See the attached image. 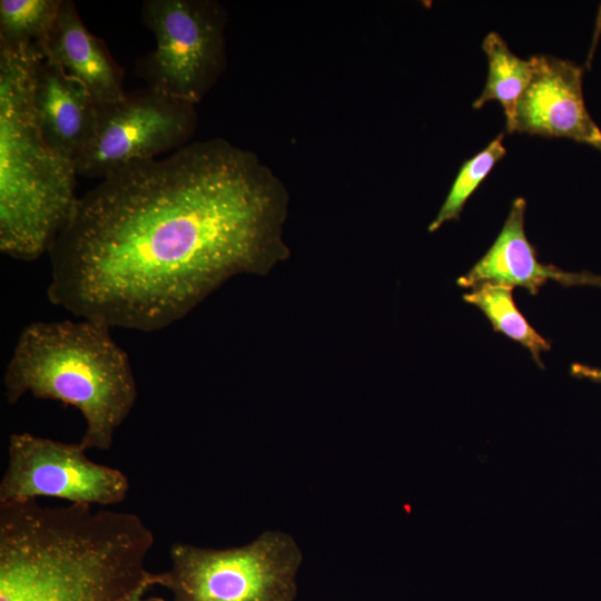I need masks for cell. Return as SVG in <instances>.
<instances>
[{
  "mask_svg": "<svg viewBox=\"0 0 601 601\" xmlns=\"http://www.w3.org/2000/svg\"><path fill=\"white\" fill-rule=\"evenodd\" d=\"M288 204L275 171L221 137L130 165L78 198L48 253V298L109 328L158 331L286 259Z\"/></svg>",
  "mask_w": 601,
  "mask_h": 601,
  "instance_id": "6da1fadb",
  "label": "cell"
},
{
  "mask_svg": "<svg viewBox=\"0 0 601 601\" xmlns=\"http://www.w3.org/2000/svg\"><path fill=\"white\" fill-rule=\"evenodd\" d=\"M154 542L134 513L0 502V601H125L158 584Z\"/></svg>",
  "mask_w": 601,
  "mask_h": 601,
  "instance_id": "7a4b0ae2",
  "label": "cell"
},
{
  "mask_svg": "<svg viewBox=\"0 0 601 601\" xmlns=\"http://www.w3.org/2000/svg\"><path fill=\"white\" fill-rule=\"evenodd\" d=\"M10 404L30 393L79 410L86 428L80 445L108 451L137 400L126 352L109 327L89 319L35 322L13 348L4 376Z\"/></svg>",
  "mask_w": 601,
  "mask_h": 601,
  "instance_id": "3957f363",
  "label": "cell"
},
{
  "mask_svg": "<svg viewBox=\"0 0 601 601\" xmlns=\"http://www.w3.org/2000/svg\"><path fill=\"white\" fill-rule=\"evenodd\" d=\"M31 47H0V249L28 262L49 253L79 198L75 165L37 121Z\"/></svg>",
  "mask_w": 601,
  "mask_h": 601,
  "instance_id": "277c9868",
  "label": "cell"
},
{
  "mask_svg": "<svg viewBox=\"0 0 601 601\" xmlns=\"http://www.w3.org/2000/svg\"><path fill=\"white\" fill-rule=\"evenodd\" d=\"M158 585L174 601H294L303 554L292 535L266 531L242 546L206 549L176 542Z\"/></svg>",
  "mask_w": 601,
  "mask_h": 601,
  "instance_id": "5b68a950",
  "label": "cell"
},
{
  "mask_svg": "<svg viewBox=\"0 0 601 601\" xmlns=\"http://www.w3.org/2000/svg\"><path fill=\"white\" fill-rule=\"evenodd\" d=\"M141 16L156 46L137 61V73L147 88L196 106L227 68L225 7L216 0H147Z\"/></svg>",
  "mask_w": 601,
  "mask_h": 601,
  "instance_id": "8992f818",
  "label": "cell"
},
{
  "mask_svg": "<svg viewBox=\"0 0 601 601\" xmlns=\"http://www.w3.org/2000/svg\"><path fill=\"white\" fill-rule=\"evenodd\" d=\"M197 121L195 105L147 87L99 104L95 132L75 164L77 175L102 179L177 150L190 142Z\"/></svg>",
  "mask_w": 601,
  "mask_h": 601,
  "instance_id": "52a82bcc",
  "label": "cell"
},
{
  "mask_svg": "<svg viewBox=\"0 0 601 601\" xmlns=\"http://www.w3.org/2000/svg\"><path fill=\"white\" fill-rule=\"evenodd\" d=\"M129 491L127 475L90 460L80 443H65L30 433H12L0 481V502L39 497L70 504L109 506Z\"/></svg>",
  "mask_w": 601,
  "mask_h": 601,
  "instance_id": "ba28073f",
  "label": "cell"
},
{
  "mask_svg": "<svg viewBox=\"0 0 601 601\" xmlns=\"http://www.w3.org/2000/svg\"><path fill=\"white\" fill-rule=\"evenodd\" d=\"M533 76L518 102L511 132L593 146L601 139V130L584 102L582 68L550 56H533Z\"/></svg>",
  "mask_w": 601,
  "mask_h": 601,
  "instance_id": "9c48e42d",
  "label": "cell"
},
{
  "mask_svg": "<svg viewBox=\"0 0 601 601\" xmlns=\"http://www.w3.org/2000/svg\"><path fill=\"white\" fill-rule=\"evenodd\" d=\"M31 95L37 121L50 147L73 165L97 124V104L78 80L40 46L31 47Z\"/></svg>",
  "mask_w": 601,
  "mask_h": 601,
  "instance_id": "30bf717a",
  "label": "cell"
},
{
  "mask_svg": "<svg viewBox=\"0 0 601 601\" xmlns=\"http://www.w3.org/2000/svg\"><path fill=\"white\" fill-rule=\"evenodd\" d=\"M526 201L515 198L496 239L476 262L457 279L464 288H475L485 283L524 287L531 295L548 282L563 286L590 285L601 287V276L590 273H568L538 260L535 249L524 229Z\"/></svg>",
  "mask_w": 601,
  "mask_h": 601,
  "instance_id": "8fae6325",
  "label": "cell"
},
{
  "mask_svg": "<svg viewBox=\"0 0 601 601\" xmlns=\"http://www.w3.org/2000/svg\"><path fill=\"white\" fill-rule=\"evenodd\" d=\"M43 47L68 76L85 86L97 105L122 99L124 68L105 41L82 22L75 2L62 0L53 30Z\"/></svg>",
  "mask_w": 601,
  "mask_h": 601,
  "instance_id": "7c38bea8",
  "label": "cell"
},
{
  "mask_svg": "<svg viewBox=\"0 0 601 601\" xmlns=\"http://www.w3.org/2000/svg\"><path fill=\"white\" fill-rule=\"evenodd\" d=\"M482 48L487 58V79L473 108L480 109L493 100L500 102L506 119V131L511 134L518 102L533 76V57L526 60L518 57L496 32L486 35Z\"/></svg>",
  "mask_w": 601,
  "mask_h": 601,
  "instance_id": "4fadbf2b",
  "label": "cell"
},
{
  "mask_svg": "<svg viewBox=\"0 0 601 601\" xmlns=\"http://www.w3.org/2000/svg\"><path fill=\"white\" fill-rule=\"evenodd\" d=\"M512 286L485 283L464 294L463 299L483 312L495 332L502 333L525 347L536 364L550 343L540 335L516 307Z\"/></svg>",
  "mask_w": 601,
  "mask_h": 601,
  "instance_id": "5bb4252c",
  "label": "cell"
},
{
  "mask_svg": "<svg viewBox=\"0 0 601 601\" xmlns=\"http://www.w3.org/2000/svg\"><path fill=\"white\" fill-rule=\"evenodd\" d=\"M62 0H1L0 47L19 48L47 43Z\"/></svg>",
  "mask_w": 601,
  "mask_h": 601,
  "instance_id": "9a60e30c",
  "label": "cell"
},
{
  "mask_svg": "<svg viewBox=\"0 0 601 601\" xmlns=\"http://www.w3.org/2000/svg\"><path fill=\"white\" fill-rule=\"evenodd\" d=\"M502 140L503 134L463 162L443 205L428 225V231H436L446 221L460 218L467 199L491 173L495 164L505 156L506 149Z\"/></svg>",
  "mask_w": 601,
  "mask_h": 601,
  "instance_id": "2e32d148",
  "label": "cell"
},
{
  "mask_svg": "<svg viewBox=\"0 0 601 601\" xmlns=\"http://www.w3.org/2000/svg\"><path fill=\"white\" fill-rule=\"evenodd\" d=\"M571 373L577 377L601 383L600 367H592L583 364H573L571 367Z\"/></svg>",
  "mask_w": 601,
  "mask_h": 601,
  "instance_id": "e0dca14e",
  "label": "cell"
},
{
  "mask_svg": "<svg viewBox=\"0 0 601 601\" xmlns=\"http://www.w3.org/2000/svg\"><path fill=\"white\" fill-rule=\"evenodd\" d=\"M146 589H141V590H138L136 591L134 594H131L128 599H126L125 601H166L165 599H161V598H148V599H144V594L146 593Z\"/></svg>",
  "mask_w": 601,
  "mask_h": 601,
  "instance_id": "ac0fdd59",
  "label": "cell"
},
{
  "mask_svg": "<svg viewBox=\"0 0 601 601\" xmlns=\"http://www.w3.org/2000/svg\"><path fill=\"white\" fill-rule=\"evenodd\" d=\"M592 147L597 148L598 150L601 151V139L599 141H597Z\"/></svg>",
  "mask_w": 601,
  "mask_h": 601,
  "instance_id": "d6986e66",
  "label": "cell"
}]
</instances>
